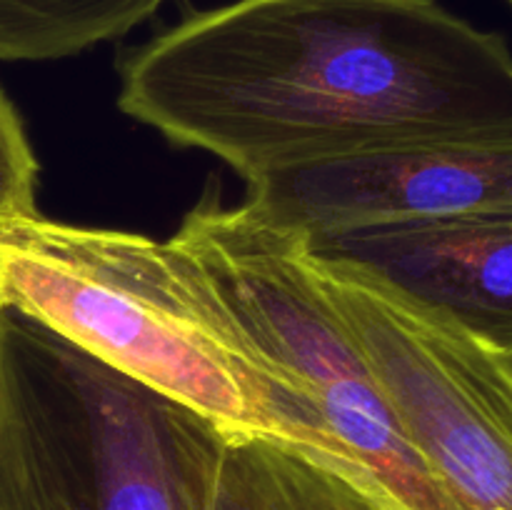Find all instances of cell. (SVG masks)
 Wrapping results in <instances>:
<instances>
[{
  "label": "cell",
  "instance_id": "1",
  "mask_svg": "<svg viewBox=\"0 0 512 510\" xmlns=\"http://www.w3.org/2000/svg\"><path fill=\"white\" fill-rule=\"evenodd\" d=\"M118 105L250 183L385 145L512 135V53L435 0H235L135 48Z\"/></svg>",
  "mask_w": 512,
  "mask_h": 510
},
{
  "label": "cell",
  "instance_id": "2",
  "mask_svg": "<svg viewBox=\"0 0 512 510\" xmlns=\"http://www.w3.org/2000/svg\"><path fill=\"white\" fill-rule=\"evenodd\" d=\"M215 315L273 388L283 443L398 510H458L410 445L323 288L308 238L205 198L168 238Z\"/></svg>",
  "mask_w": 512,
  "mask_h": 510
},
{
  "label": "cell",
  "instance_id": "3",
  "mask_svg": "<svg viewBox=\"0 0 512 510\" xmlns=\"http://www.w3.org/2000/svg\"><path fill=\"white\" fill-rule=\"evenodd\" d=\"M0 305L230 433L285 440L273 388L168 240L0 218Z\"/></svg>",
  "mask_w": 512,
  "mask_h": 510
},
{
  "label": "cell",
  "instance_id": "4",
  "mask_svg": "<svg viewBox=\"0 0 512 510\" xmlns=\"http://www.w3.org/2000/svg\"><path fill=\"white\" fill-rule=\"evenodd\" d=\"M228 433L0 305V510H210Z\"/></svg>",
  "mask_w": 512,
  "mask_h": 510
},
{
  "label": "cell",
  "instance_id": "5",
  "mask_svg": "<svg viewBox=\"0 0 512 510\" xmlns=\"http://www.w3.org/2000/svg\"><path fill=\"white\" fill-rule=\"evenodd\" d=\"M313 263L405 438L455 508L512 510V355L358 265L318 255Z\"/></svg>",
  "mask_w": 512,
  "mask_h": 510
},
{
  "label": "cell",
  "instance_id": "6",
  "mask_svg": "<svg viewBox=\"0 0 512 510\" xmlns=\"http://www.w3.org/2000/svg\"><path fill=\"white\" fill-rule=\"evenodd\" d=\"M245 205L308 240L512 208V135L385 145L273 170Z\"/></svg>",
  "mask_w": 512,
  "mask_h": 510
},
{
  "label": "cell",
  "instance_id": "7",
  "mask_svg": "<svg viewBox=\"0 0 512 510\" xmlns=\"http://www.w3.org/2000/svg\"><path fill=\"white\" fill-rule=\"evenodd\" d=\"M512 355V208L308 240Z\"/></svg>",
  "mask_w": 512,
  "mask_h": 510
},
{
  "label": "cell",
  "instance_id": "8",
  "mask_svg": "<svg viewBox=\"0 0 512 510\" xmlns=\"http://www.w3.org/2000/svg\"><path fill=\"white\" fill-rule=\"evenodd\" d=\"M210 510L398 508L295 445L260 433H228Z\"/></svg>",
  "mask_w": 512,
  "mask_h": 510
},
{
  "label": "cell",
  "instance_id": "9",
  "mask_svg": "<svg viewBox=\"0 0 512 510\" xmlns=\"http://www.w3.org/2000/svg\"><path fill=\"white\" fill-rule=\"evenodd\" d=\"M168 0H0V60H58L123 38Z\"/></svg>",
  "mask_w": 512,
  "mask_h": 510
},
{
  "label": "cell",
  "instance_id": "10",
  "mask_svg": "<svg viewBox=\"0 0 512 510\" xmlns=\"http://www.w3.org/2000/svg\"><path fill=\"white\" fill-rule=\"evenodd\" d=\"M38 160L25 138L18 113L0 90V218L38 213Z\"/></svg>",
  "mask_w": 512,
  "mask_h": 510
},
{
  "label": "cell",
  "instance_id": "11",
  "mask_svg": "<svg viewBox=\"0 0 512 510\" xmlns=\"http://www.w3.org/2000/svg\"><path fill=\"white\" fill-rule=\"evenodd\" d=\"M508 3H510V8H512V0H508Z\"/></svg>",
  "mask_w": 512,
  "mask_h": 510
}]
</instances>
